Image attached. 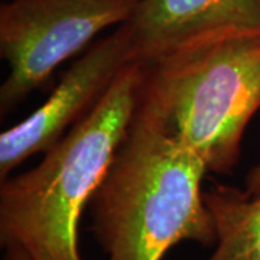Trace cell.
Instances as JSON below:
<instances>
[{"label":"cell","mask_w":260,"mask_h":260,"mask_svg":"<svg viewBox=\"0 0 260 260\" xmlns=\"http://www.w3.org/2000/svg\"><path fill=\"white\" fill-rule=\"evenodd\" d=\"M145 64L130 62L42 160L0 185V242L26 260H83L80 220L129 133Z\"/></svg>","instance_id":"obj_2"},{"label":"cell","mask_w":260,"mask_h":260,"mask_svg":"<svg viewBox=\"0 0 260 260\" xmlns=\"http://www.w3.org/2000/svg\"><path fill=\"white\" fill-rule=\"evenodd\" d=\"M140 100L208 172L230 174L260 109V32H227L145 64Z\"/></svg>","instance_id":"obj_3"},{"label":"cell","mask_w":260,"mask_h":260,"mask_svg":"<svg viewBox=\"0 0 260 260\" xmlns=\"http://www.w3.org/2000/svg\"><path fill=\"white\" fill-rule=\"evenodd\" d=\"M217 240L207 260H260V195L217 184L204 192Z\"/></svg>","instance_id":"obj_7"},{"label":"cell","mask_w":260,"mask_h":260,"mask_svg":"<svg viewBox=\"0 0 260 260\" xmlns=\"http://www.w3.org/2000/svg\"><path fill=\"white\" fill-rule=\"evenodd\" d=\"M246 192L249 195H260V159L259 162L251 168L246 177Z\"/></svg>","instance_id":"obj_8"},{"label":"cell","mask_w":260,"mask_h":260,"mask_svg":"<svg viewBox=\"0 0 260 260\" xmlns=\"http://www.w3.org/2000/svg\"><path fill=\"white\" fill-rule=\"evenodd\" d=\"M136 61L124 25L95 42L68 68L52 94L26 119L0 135V177L45 153L91 112L117 75Z\"/></svg>","instance_id":"obj_5"},{"label":"cell","mask_w":260,"mask_h":260,"mask_svg":"<svg viewBox=\"0 0 260 260\" xmlns=\"http://www.w3.org/2000/svg\"><path fill=\"white\" fill-rule=\"evenodd\" d=\"M6 253L3 260H26V256L23 254V251L18 247H5Z\"/></svg>","instance_id":"obj_9"},{"label":"cell","mask_w":260,"mask_h":260,"mask_svg":"<svg viewBox=\"0 0 260 260\" xmlns=\"http://www.w3.org/2000/svg\"><path fill=\"white\" fill-rule=\"evenodd\" d=\"M204 162L140 100L129 133L90 203L107 260H162L181 242L214 246Z\"/></svg>","instance_id":"obj_1"},{"label":"cell","mask_w":260,"mask_h":260,"mask_svg":"<svg viewBox=\"0 0 260 260\" xmlns=\"http://www.w3.org/2000/svg\"><path fill=\"white\" fill-rule=\"evenodd\" d=\"M140 0H8L0 8V55L9 75L0 88L9 110L45 83L102 30L120 26Z\"/></svg>","instance_id":"obj_4"},{"label":"cell","mask_w":260,"mask_h":260,"mask_svg":"<svg viewBox=\"0 0 260 260\" xmlns=\"http://www.w3.org/2000/svg\"><path fill=\"white\" fill-rule=\"evenodd\" d=\"M123 25L135 59L148 64L204 38L260 32V0H140Z\"/></svg>","instance_id":"obj_6"}]
</instances>
